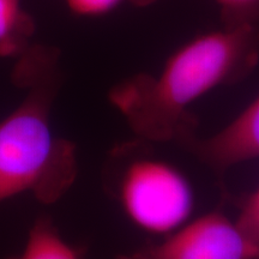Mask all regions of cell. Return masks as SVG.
<instances>
[{
  "mask_svg": "<svg viewBox=\"0 0 259 259\" xmlns=\"http://www.w3.org/2000/svg\"><path fill=\"white\" fill-rule=\"evenodd\" d=\"M222 27L259 28V0H215Z\"/></svg>",
  "mask_w": 259,
  "mask_h": 259,
  "instance_id": "obj_8",
  "label": "cell"
},
{
  "mask_svg": "<svg viewBox=\"0 0 259 259\" xmlns=\"http://www.w3.org/2000/svg\"><path fill=\"white\" fill-rule=\"evenodd\" d=\"M70 11L74 15L95 17L108 14L118 8L121 3L131 0H65Z\"/></svg>",
  "mask_w": 259,
  "mask_h": 259,
  "instance_id": "obj_10",
  "label": "cell"
},
{
  "mask_svg": "<svg viewBox=\"0 0 259 259\" xmlns=\"http://www.w3.org/2000/svg\"><path fill=\"white\" fill-rule=\"evenodd\" d=\"M236 226L252 242L259 246V187L242 205Z\"/></svg>",
  "mask_w": 259,
  "mask_h": 259,
  "instance_id": "obj_9",
  "label": "cell"
},
{
  "mask_svg": "<svg viewBox=\"0 0 259 259\" xmlns=\"http://www.w3.org/2000/svg\"><path fill=\"white\" fill-rule=\"evenodd\" d=\"M107 184L130 220L147 232L161 234L173 231L192 210V192L179 171L124 148L113 154Z\"/></svg>",
  "mask_w": 259,
  "mask_h": 259,
  "instance_id": "obj_3",
  "label": "cell"
},
{
  "mask_svg": "<svg viewBox=\"0 0 259 259\" xmlns=\"http://www.w3.org/2000/svg\"><path fill=\"white\" fill-rule=\"evenodd\" d=\"M155 2H157V0H131V4L139 6V8H143V6H149L154 4Z\"/></svg>",
  "mask_w": 259,
  "mask_h": 259,
  "instance_id": "obj_11",
  "label": "cell"
},
{
  "mask_svg": "<svg viewBox=\"0 0 259 259\" xmlns=\"http://www.w3.org/2000/svg\"><path fill=\"white\" fill-rule=\"evenodd\" d=\"M218 174L259 157V95L219 134L209 138L187 135L178 143Z\"/></svg>",
  "mask_w": 259,
  "mask_h": 259,
  "instance_id": "obj_5",
  "label": "cell"
},
{
  "mask_svg": "<svg viewBox=\"0 0 259 259\" xmlns=\"http://www.w3.org/2000/svg\"><path fill=\"white\" fill-rule=\"evenodd\" d=\"M83 248L66 241L51 218L40 216L29 229L24 248L6 259H85Z\"/></svg>",
  "mask_w": 259,
  "mask_h": 259,
  "instance_id": "obj_6",
  "label": "cell"
},
{
  "mask_svg": "<svg viewBox=\"0 0 259 259\" xmlns=\"http://www.w3.org/2000/svg\"><path fill=\"white\" fill-rule=\"evenodd\" d=\"M121 259H259V246L236 223L222 213L210 212L161 244Z\"/></svg>",
  "mask_w": 259,
  "mask_h": 259,
  "instance_id": "obj_4",
  "label": "cell"
},
{
  "mask_svg": "<svg viewBox=\"0 0 259 259\" xmlns=\"http://www.w3.org/2000/svg\"><path fill=\"white\" fill-rule=\"evenodd\" d=\"M12 82L24 95L0 121V202L30 193L53 204L77 178L76 145L52 125V108L63 84L60 52L31 45L17 58Z\"/></svg>",
  "mask_w": 259,
  "mask_h": 259,
  "instance_id": "obj_2",
  "label": "cell"
},
{
  "mask_svg": "<svg viewBox=\"0 0 259 259\" xmlns=\"http://www.w3.org/2000/svg\"><path fill=\"white\" fill-rule=\"evenodd\" d=\"M34 18L21 0H0V57L18 58L31 46Z\"/></svg>",
  "mask_w": 259,
  "mask_h": 259,
  "instance_id": "obj_7",
  "label": "cell"
},
{
  "mask_svg": "<svg viewBox=\"0 0 259 259\" xmlns=\"http://www.w3.org/2000/svg\"><path fill=\"white\" fill-rule=\"evenodd\" d=\"M258 63L259 28L222 27L177 50L156 76L139 73L116 84L108 99L138 137L179 143L196 128L191 103L245 79Z\"/></svg>",
  "mask_w": 259,
  "mask_h": 259,
  "instance_id": "obj_1",
  "label": "cell"
}]
</instances>
